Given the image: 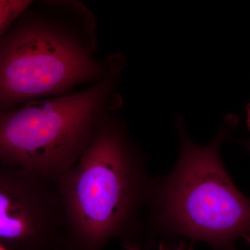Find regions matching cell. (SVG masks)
Wrapping results in <instances>:
<instances>
[{"instance_id": "obj_1", "label": "cell", "mask_w": 250, "mask_h": 250, "mask_svg": "<svg viewBox=\"0 0 250 250\" xmlns=\"http://www.w3.org/2000/svg\"><path fill=\"white\" fill-rule=\"evenodd\" d=\"M151 177L126 123L113 111L95 126L89 145L54 182L66 227L65 250H103L113 238L141 248Z\"/></svg>"}, {"instance_id": "obj_2", "label": "cell", "mask_w": 250, "mask_h": 250, "mask_svg": "<svg viewBox=\"0 0 250 250\" xmlns=\"http://www.w3.org/2000/svg\"><path fill=\"white\" fill-rule=\"evenodd\" d=\"M97 22L77 0H37L0 40V109L62 96L103 80L111 55L96 56Z\"/></svg>"}, {"instance_id": "obj_3", "label": "cell", "mask_w": 250, "mask_h": 250, "mask_svg": "<svg viewBox=\"0 0 250 250\" xmlns=\"http://www.w3.org/2000/svg\"><path fill=\"white\" fill-rule=\"evenodd\" d=\"M234 126L227 120L209 144L198 146L177 120L181 151L173 170L151 177L143 240L184 237L214 250L233 247L240 238L250 244V198L237 188L220 157V146Z\"/></svg>"}, {"instance_id": "obj_4", "label": "cell", "mask_w": 250, "mask_h": 250, "mask_svg": "<svg viewBox=\"0 0 250 250\" xmlns=\"http://www.w3.org/2000/svg\"><path fill=\"white\" fill-rule=\"evenodd\" d=\"M126 59L111 55L106 78L78 91L0 109V161L55 182L83 155L95 125L121 104L116 93Z\"/></svg>"}, {"instance_id": "obj_5", "label": "cell", "mask_w": 250, "mask_h": 250, "mask_svg": "<svg viewBox=\"0 0 250 250\" xmlns=\"http://www.w3.org/2000/svg\"><path fill=\"white\" fill-rule=\"evenodd\" d=\"M0 244L14 250H58L66 227L55 183L0 161Z\"/></svg>"}, {"instance_id": "obj_6", "label": "cell", "mask_w": 250, "mask_h": 250, "mask_svg": "<svg viewBox=\"0 0 250 250\" xmlns=\"http://www.w3.org/2000/svg\"><path fill=\"white\" fill-rule=\"evenodd\" d=\"M32 0H0V40Z\"/></svg>"}, {"instance_id": "obj_7", "label": "cell", "mask_w": 250, "mask_h": 250, "mask_svg": "<svg viewBox=\"0 0 250 250\" xmlns=\"http://www.w3.org/2000/svg\"><path fill=\"white\" fill-rule=\"evenodd\" d=\"M157 250H193V244L191 243L187 246L185 241H180L174 244L160 241L157 246Z\"/></svg>"}, {"instance_id": "obj_8", "label": "cell", "mask_w": 250, "mask_h": 250, "mask_svg": "<svg viewBox=\"0 0 250 250\" xmlns=\"http://www.w3.org/2000/svg\"><path fill=\"white\" fill-rule=\"evenodd\" d=\"M248 126L250 131V104L248 106ZM243 146H245L250 152V139L249 141L243 143Z\"/></svg>"}, {"instance_id": "obj_9", "label": "cell", "mask_w": 250, "mask_h": 250, "mask_svg": "<svg viewBox=\"0 0 250 250\" xmlns=\"http://www.w3.org/2000/svg\"><path fill=\"white\" fill-rule=\"evenodd\" d=\"M0 250H6L5 249L4 247L3 246H1V244H0Z\"/></svg>"}, {"instance_id": "obj_10", "label": "cell", "mask_w": 250, "mask_h": 250, "mask_svg": "<svg viewBox=\"0 0 250 250\" xmlns=\"http://www.w3.org/2000/svg\"><path fill=\"white\" fill-rule=\"evenodd\" d=\"M226 250H236L235 249L234 247H232V248H229V249Z\"/></svg>"}]
</instances>
